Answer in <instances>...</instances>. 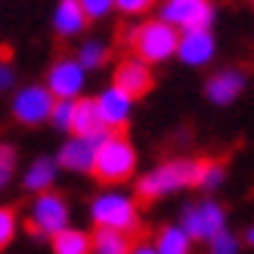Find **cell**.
Masks as SVG:
<instances>
[{"label":"cell","instance_id":"1","mask_svg":"<svg viewBox=\"0 0 254 254\" xmlns=\"http://www.w3.org/2000/svg\"><path fill=\"white\" fill-rule=\"evenodd\" d=\"M133 164H136L133 146L121 136V130H109L93 152L90 171L99 183H124L133 174Z\"/></svg>","mask_w":254,"mask_h":254},{"label":"cell","instance_id":"2","mask_svg":"<svg viewBox=\"0 0 254 254\" xmlns=\"http://www.w3.org/2000/svg\"><path fill=\"white\" fill-rule=\"evenodd\" d=\"M198 177H201V161H164L161 168H155L149 177L136 183V198L149 205V201H155L158 195L164 192H174V189L180 186H198Z\"/></svg>","mask_w":254,"mask_h":254},{"label":"cell","instance_id":"3","mask_svg":"<svg viewBox=\"0 0 254 254\" xmlns=\"http://www.w3.org/2000/svg\"><path fill=\"white\" fill-rule=\"evenodd\" d=\"M127 41H130V50L139 56V62H161L171 53H177V41H180V37H177L174 25H168L161 19V22L139 25Z\"/></svg>","mask_w":254,"mask_h":254},{"label":"cell","instance_id":"4","mask_svg":"<svg viewBox=\"0 0 254 254\" xmlns=\"http://www.w3.org/2000/svg\"><path fill=\"white\" fill-rule=\"evenodd\" d=\"M93 220L96 226L106 230H121V233H136V208L127 195H99L93 201Z\"/></svg>","mask_w":254,"mask_h":254},{"label":"cell","instance_id":"5","mask_svg":"<svg viewBox=\"0 0 254 254\" xmlns=\"http://www.w3.org/2000/svg\"><path fill=\"white\" fill-rule=\"evenodd\" d=\"M161 19L186 31H208L214 19V6L211 0H168L161 9Z\"/></svg>","mask_w":254,"mask_h":254},{"label":"cell","instance_id":"6","mask_svg":"<svg viewBox=\"0 0 254 254\" xmlns=\"http://www.w3.org/2000/svg\"><path fill=\"white\" fill-rule=\"evenodd\" d=\"M68 223V208L62 195L56 192H41V198L34 201V214L28 220V233L31 236H53L59 230H65Z\"/></svg>","mask_w":254,"mask_h":254},{"label":"cell","instance_id":"7","mask_svg":"<svg viewBox=\"0 0 254 254\" xmlns=\"http://www.w3.org/2000/svg\"><path fill=\"white\" fill-rule=\"evenodd\" d=\"M223 211L214 205V201H201V205H192L183 211V226L189 239H211L223 230Z\"/></svg>","mask_w":254,"mask_h":254},{"label":"cell","instance_id":"8","mask_svg":"<svg viewBox=\"0 0 254 254\" xmlns=\"http://www.w3.org/2000/svg\"><path fill=\"white\" fill-rule=\"evenodd\" d=\"M50 112H53V93L44 87H25L12 103V115L22 124H41L50 118Z\"/></svg>","mask_w":254,"mask_h":254},{"label":"cell","instance_id":"9","mask_svg":"<svg viewBox=\"0 0 254 254\" xmlns=\"http://www.w3.org/2000/svg\"><path fill=\"white\" fill-rule=\"evenodd\" d=\"M115 87L121 93H127L130 99L146 96L152 90V71L146 68V62H139V59H124L115 68Z\"/></svg>","mask_w":254,"mask_h":254},{"label":"cell","instance_id":"10","mask_svg":"<svg viewBox=\"0 0 254 254\" xmlns=\"http://www.w3.org/2000/svg\"><path fill=\"white\" fill-rule=\"evenodd\" d=\"M84 84V68L71 59H62L50 68V93L56 99H74Z\"/></svg>","mask_w":254,"mask_h":254},{"label":"cell","instance_id":"11","mask_svg":"<svg viewBox=\"0 0 254 254\" xmlns=\"http://www.w3.org/2000/svg\"><path fill=\"white\" fill-rule=\"evenodd\" d=\"M96 112H99V121H103L106 130H121L127 115H130V96L121 93L118 87H112V90H106L96 99Z\"/></svg>","mask_w":254,"mask_h":254},{"label":"cell","instance_id":"12","mask_svg":"<svg viewBox=\"0 0 254 254\" xmlns=\"http://www.w3.org/2000/svg\"><path fill=\"white\" fill-rule=\"evenodd\" d=\"M106 133H96V136H74L71 143L62 146V155L59 161L65 164V168L71 171H90V164H93V152L99 146V139H103Z\"/></svg>","mask_w":254,"mask_h":254},{"label":"cell","instance_id":"13","mask_svg":"<svg viewBox=\"0 0 254 254\" xmlns=\"http://www.w3.org/2000/svg\"><path fill=\"white\" fill-rule=\"evenodd\" d=\"M177 53L189 65H205L214 56V37L208 31H186V37L177 41Z\"/></svg>","mask_w":254,"mask_h":254},{"label":"cell","instance_id":"14","mask_svg":"<svg viewBox=\"0 0 254 254\" xmlns=\"http://www.w3.org/2000/svg\"><path fill=\"white\" fill-rule=\"evenodd\" d=\"M68 130H74V136H96V133H106L103 121H99V112H96V99H78V103H71Z\"/></svg>","mask_w":254,"mask_h":254},{"label":"cell","instance_id":"15","mask_svg":"<svg viewBox=\"0 0 254 254\" xmlns=\"http://www.w3.org/2000/svg\"><path fill=\"white\" fill-rule=\"evenodd\" d=\"M242 87H245V78L239 71H220V74H214V78L208 81V96L217 106H226V103H233V99L242 93Z\"/></svg>","mask_w":254,"mask_h":254},{"label":"cell","instance_id":"16","mask_svg":"<svg viewBox=\"0 0 254 254\" xmlns=\"http://www.w3.org/2000/svg\"><path fill=\"white\" fill-rule=\"evenodd\" d=\"M53 25H56V31L62 37L78 34L87 25V16H84V9H81V0H62L59 9H56V16H53Z\"/></svg>","mask_w":254,"mask_h":254},{"label":"cell","instance_id":"17","mask_svg":"<svg viewBox=\"0 0 254 254\" xmlns=\"http://www.w3.org/2000/svg\"><path fill=\"white\" fill-rule=\"evenodd\" d=\"M90 248H93V254H130L133 245H130V239H127V233L99 226L96 236L90 239Z\"/></svg>","mask_w":254,"mask_h":254},{"label":"cell","instance_id":"18","mask_svg":"<svg viewBox=\"0 0 254 254\" xmlns=\"http://www.w3.org/2000/svg\"><path fill=\"white\" fill-rule=\"evenodd\" d=\"M53 251L56 254H93L90 236H84L78 230H59V233H53Z\"/></svg>","mask_w":254,"mask_h":254},{"label":"cell","instance_id":"19","mask_svg":"<svg viewBox=\"0 0 254 254\" xmlns=\"http://www.w3.org/2000/svg\"><path fill=\"white\" fill-rule=\"evenodd\" d=\"M53 177H56V164L50 161V158H37L28 168L25 189H31V192H47V189L53 186Z\"/></svg>","mask_w":254,"mask_h":254},{"label":"cell","instance_id":"20","mask_svg":"<svg viewBox=\"0 0 254 254\" xmlns=\"http://www.w3.org/2000/svg\"><path fill=\"white\" fill-rule=\"evenodd\" d=\"M158 254H189V236L180 230V226H164L158 233Z\"/></svg>","mask_w":254,"mask_h":254},{"label":"cell","instance_id":"21","mask_svg":"<svg viewBox=\"0 0 254 254\" xmlns=\"http://www.w3.org/2000/svg\"><path fill=\"white\" fill-rule=\"evenodd\" d=\"M223 180V164L214 161V158H201V177H198V186L201 189H217Z\"/></svg>","mask_w":254,"mask_h":254},{"label":"cell","instance_id":"22","mask_svg":"<svg viewBox=\"0 0 254 254\" xmlns=\"http://www.w3.org/2000/svg\"><path fill=\"white\" fill-rule=\"evenodd\" d=\"M103 62H106L103 44H84V50L78 53V65H81V68H99Z\"/></svg>","mask_w":254,"mask_h":254},{"label":"cell","instance_id":"23","mask_svg":"<svg viewBox=\"0 0 254 254\" xmlns=\"http://www.w3.org/2000/svg\"><path fill=\"white\" fill-rule=\"evenodd\" d=\"M12 171H16V152H12V146H3V143H0V189L9 183Z\"/></svg>","mask_w":254,"mask_h":254},{"label":"cell","instance_id":"24","mask_svg":"<svg viewBox=\"0 0 254 254\" xmlns=\"http://www.w3.org/2000/svg\"><path fill=\"white\" fill-rule=\"evenodd\" d=\"M12 233H16V211H12V208H0V248L9 245Z\"/></svg>","mask_w":254,"mask_h":254},{"label":"cell","instance_id":"25","mask_svg":"<svg viewBox=\"0 0 254 254\" xmlns=\"http://www.w3.org/2000/svg\"><path fill=\"white\" fill-rule=\"evenodd\" d=\"M211 254H236V239L220 230L217 236H211Z\"/></svg>","mask_w":254,"mask_h":254},{"label":"cell","instance_id":"26","mask_svg":"<svg viewBox=\"0 0 254 254\" xmlns=\"http://www.w3.org/2000/svg\"><path fill=\"white\" fill-rule=\"evenodd\" d=\"M53 124L59 127V130H68V121H71V103L68 99H62V103H53Z\"/></svg>","mask_w":254,"mask_h":254},{"label":"cell","instance_id":"27","mask_svg":"<svg viewBox=\"0 0 254 254\" xmlns=\"http://www.w3.org/2000/svg\"><path fill=\"white\" fill-rule=\"evenodd\" d=\"M112 6V0H81V9L87 19H103Z\"/></svg>","mask_w":254,"mask_h":254},{"label":"cell","instance_id":"28","mask_svg":"<svg viewBox=\"0 0 254 254\" xmlns=\"http://www.w3.org/2000/svg\"><path fill=\"white\" fill-rule=\"evenodd\" d=\"M121 12H127V16H133V12H146L155 0H112Z\"/></svg>","mask_w":254,"mask_h":254},{"label":"cell","instance_id":"29","mask_svg":"<svg viewBox=\"0 0 254 254\" xmlns=\"http://www.w3.org/2000/svg\"><path fill=\"white\" fill-rule=\"evenodd\" d=\"M12 78H16V74H12V65L9 62H0V90H9Z\"/></svg>","mask_w":254,"mask_h":254},{"label":"cell","instance_id":"30","mask_svg":"<svg viewBox=\"0 0 254 254\" xmlns=\"http://www.w3.org/2000/svg\"><path fill=\"white\" fill-rule=\"evenodd\" d=\"M130 254H158L152 245H136V248H130Z\"/></svg>","mask_w":254,"mask_h":254},{"label":"cell","instance_id":"31","mask_svg":"<svg viewBox=\"0 0 254 254\" xmlns=\"http://www.w3.org/2000/svg\"><path fill=\"white\" fill-rule=\"evenodd\" d=\"M12 59V50L9 47H0V62H9Z\"/></svg>","mask_w":254,"mask_h":254},{"label":"cell","instance_id":"32","mask_svg":"<svg viewBox=\"0 0 254 254\" xmlns=\"http://www.w3.org/2000/svg\"><path fill=\"white\" fill-rule=\"evenodd\" d=\"M248 242H251V245H254V230H248Z\"/></svg>","mask_w":254,"mask_h":254}]
</instances>
